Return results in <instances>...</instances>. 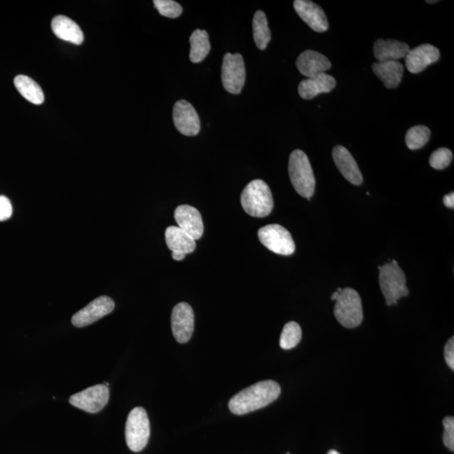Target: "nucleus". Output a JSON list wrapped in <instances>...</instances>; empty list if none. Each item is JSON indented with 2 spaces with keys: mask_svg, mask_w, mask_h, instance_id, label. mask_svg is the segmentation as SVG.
<instances>
[{
  "mask_svg": "<svg viewBox=\"0 0 454 454\" xmlns=\"http://www.w3.org/2000/svg\"><path fill=\"white\" fill-rule=\"evenodd\" d=\"M280 386L273 380L252 385L235 394L229 401V409L235 415L250 413L275 401L280 397Z\"/></svg>",
  "mask_w": 454,
  "mask_h": 454,
  "instance_id": "1",
  "label": "nucleus"
},
{
  "mask_svg": "<svg viewBox=\"0 0 454 454\" xmlns=\"http://www.w3.org/2000/svg\"><path fill=\"white\" fill-rule=\"evenodd\" d=\"M241 203L243 209L249 216L258 218L268 216L273 208L270 188L263 180L252 181L243 189Z\"/></svg>",
  "mask_w": 454,
  "mask_h": 454,
  "instance_id": "2",
  "label": "nucleus"
},
{
  "mask_svg": "<svg viewBox=\"0 0 454 454\" xmlns=\"http://www.w3.org/2000/svg\"><path fill=\"white\" fill-rule=\"evenodd\" d=\"M289 174L293 187L298 195L310 200L314 195L315 179L308 157L301 150H294L290 154Z\"/></svg>",
  "mask_w": 454,
  "mask_h": 454,
  "instance_id": "3",
  "label": "nucleus"
},
{
  "mask_svg": "<svg viewBox=\"0 0 454 454\" xmlns=\"http://www.w3.org/2000/svg\"><path fill=\"white\" fill-rule=\"evenodd\" d=\"M380 269V284L385 298L387 305L397 303L399 298L407 296L409 289L406 285V275L397 261L378 267Z\"/></svg>",
  "mask_w": 454,
  "mask_h": 454,
  "instance_id": "4",
  "label": "nucleus"
},
{
  "mask_svg": "<svg viewBox=\"0 0 454 454\" xmlns=\"http://www.w3.org/2000/svg\"><path fill=\"white\" fill-rule=\"evenodd\" d=\"M334 314L344 327L359 326L364 319L363 305L359 293L351 288L343 289L336 298Z\"/></svg>",
  "mask_w": 454,
  "mask_h": 454,
  "instance_id": "5",
  "label": "nucleus"
},
{
  "mask_svg": "<svg viewBox=\"0 0 454 454\" xmlns=\"http://www.w3.org/2000/svg\"><path fill=\"white\" fill-rule=\"evenodd\" d=\"M150 422L144 408H134L126 420L125 440L133 452H140L149 443Z\"/></svg>",
  "mask_w": 454,
  "mask_h": 454,
  "instance_id": "6",
  "label": "nucleus"
},
{
  "mask_svg": "<svg viewBox=\"0 0 454 454\" xmlns=\"http://www.w3.org/2000/svg\"><path fill=\"white\" fill-rule=\"evenodd\" d=\"M261 243L276 254L289 256L296 251V244L291 234L284 227L272 224L262 227L259 231Z\"/></svg>",
  "mask_w": 454,
  "mask_h": 454,
  "instance_id": "7",
  "label": "nucleus"
},
{
  "mask_svg": "<svg viewBox=\"0 0 454 454\" xmlns=\"http://www.w3.org/2000/svg\"><path fill=\"white\" fill-rule=\"evenodd\" d=\"M223 86L231 94L238 95L242 92L246 80V69L241 54L226 53L223 58L221 67Z\"/></svg>",
  "mask_w": 454,
  "mask_h": 454,
  "instance_id": "8",
  "label": "nucleus"
},
{
  "mask_svg": "<svg viewBox=\"0 0 454 454\" xmlns=\"http://www.w3.org/2000/svg\"><path fill=\"white\" fill-rule=\"evenodd\" d=\"M109 398L108 386L97 385L71 395L69 402L71 406L88 412V413H97L107 405Z\"/></svg>",
  "mask_w": 454,
  "mask_h": 454,
  "instance_id": "9",
  "label": "nucleus"
},
{
  "mask_svg": "<svg viewBox=\"0 0 454 454\" xmlns=\"http://www.w3.org/2000/svg\"><path fill=\"white\" fill-rule=\"evenodd\" d=\"M171 323L172 334L177 342H188L195 327V315L192 307L185 302L176 305L172 310Z\"/></svg>",
  "mask_w": 454,
  "mask_h": 454,
  "instance_id": "10",
  "label": "nucleus"
},
{
  "mask_svg": "<svg viewBox=\"0 0 454 454\" xmlns=\"http://www.w3.org/2000/svg\"><path fill=\"white\" fill-rule=\"evenodd\" d=\"M114 309H115V302L111 298L100 296L78 311L71 318V323L77 327L87 326L112 312Z\"/></svg>",
  "mask_w": 454,
  "mask_h": 454,
  "instance_id": "11",
  "label": "nucleus"
},
{
  "mask_svg": "<svg viewBox=\"0 0 454 454\" xmlns=\"http://www.w3.org/2000/svg\"><path fill=\"white\" fill-rule=\"evenodd\" d=\"M172 118L175 128L184 136H196L200 132V117L188 101L179 100L176 102L172 109Z\"/></svg>",
  "mask_w": 454,
  "mask_h": 454,
  "instance_id": "12",
  "label": "nucleus"
},
{
  "mask_svg": "<svg viewBox=\"0 0 454 454\" xmlns=\"http://www.w3.org/2000/svg\"><path fill=\"white\" fill-rule=\"evenodd\" d=\"M174 218L179 228L193 239L199 240L203 235V221L196 208L188 205H179L175 209Z\"/></svg>",
  "mask_w": 454,
  "mask_h": 454,
  "instance_id": "13",
  "label": "nucleus"
},
{
  "mask_svg": "<svg viewBox=\"0 0 454 454\" xmlns=\"http://www.w3.org/2000/svg\"><path fill=\"white\" fill-rule=\"evenodd\" d=\"M294 11L303 21L317 32H325L328 29V21L325 12L312 1L296 0L294 2Z\"/></svg>",
  "mask_w": 454,
  "mask_h": 454,
  "instance_id": "14",
  "label": "nucleus"
},
{
  "mask_svg": "<svg viewBox=\"0 0 454 454\" xmlns=\"http://www.w3.org/2000/svg\"><path fill=\"white\" fill-rule=\"evenodd\" d=\"M440 52L436 46L422 44L407 53L406 66L411 74H419L429 65L439 60Z\"/></svg>",
  "mask_w": 454,
  "mask_h": 454,
  "instance_id": "15",
  "label": "nucleus"
},
{
  "mask_svg": "<svg viewBox=\"0 0 454 454\" xmlns=\"http://www.w3.org/2000/svg\"><path fill=\"white\" fill-rule=\"evenodd\" d=\"M296 67L301 74L310 78L326 73V71L331 69V63L323 54L307 50L297 58Z\"/></svg>",
  "mask_w": 454,
  "mask_h": 454,
  "instance_id": "16",
  "label": "nucleus"
},
{
  "mask_svg": "<svg viewBox=\"0 0 454 454\" xmlns=\"http://www.w3.org/2000/svg\"><path fill=\"white\" fill-rule=\"evenodd\" d=\"M332 157L336 167L345 179L355 185H360L363 183V176L359 167L347 149L343 146H335L332 151Z\"/></svg>",
  "mask_w": 454,
  "mask_h": 454,
  "instance_id": "17",
  "label": "nucleus"
},
{
  "mask_svg": "<svg viewBox=\"0 0 454 454\" xmlns=\"http://www.w3.org/2000/svg\"><path fill=\"white\" fill-rule=\"evenodd\" d=\"M336 86L332 76L323 73L313 78L302 80L298 84V95L304 99H311L319 94L330 92Z\"/></svg>",
  "mask_w": 454,
  "mask_h": 454,
  "instance_id": "18",
  "label": "nucleus"
},
{
  "mask_svg": "<svg viewBox=\"0 0 454 454\" xmlns=\"http://www.w3.org/2000/svg\"><path fill=\"white\" fill-rule=\"evenodd\" d=\"M410 50L406 43L392 39H378L373 45V55L378 62L398 61L405 58Z\"/></svg>",
  "mask_w": 454,
  "mask_h": 454,
  "instance_id": "19",
  "label": "nucleus"
},
{
  "mask_svg": "<svg viewBox=\"0 0 454 454\" xmlns=\"http://www.w3.org/2000/svg\"><path fill=\"white\" fill-rule=\"evenodd\" d=\"M52 29L59 39L75 45L83 43L84 37L81 28L69 17L64 15L54 17L52 21Z\"/></svg>",
  "mask_w": 454,
  "mask_h": 454,
  "instance_id": "20",
  "label": "nucleus"
},
{
  "mask_svg": "<svg viewBox=\"0 0 454 454\" xmlns=\"http://www.w3.org/2000/svg\"><path fill=\"white\" fill-rule=\"evenodd\" d=\"M372 69L387 88H397L401 82L404 67L399 61L377 62Z\"/></svg>",
  "mask_w": 454,
  "mask_h": 454,
  "instance_id": "21",
  "label": "nucleus"
},
{
  "mask_svg": "<svg viewBox=\"0 0 454 454\" xmlns=\"http://www.w3.org/2000/svg\"><path fill=\"white\" fill-rule=\"evenodd\" d=\"M166 243L172 252L191 254L195 250V240L188 235L179 226H171L165 231Z\"/></svg>",
  "mask_w": 454,
  "mask_h": 454,
  "instance_id": "22",
  "label": "nucleus"
},
{
  "mask_svg": "<svg viewBox=\"0 0 454 454\" xmlns=\"http://www.w3.org/2000/svg\"><path fill=\"white\" fill-rule=\"evenodd\" d=\"M15 86L25 99L35 104L44 102L43 91L36 82L25 75L16 76L14 80Z\"/></svg>",
  "mask_w": 454,
  "mask_h": 454,
  "instance_id": "23",
  "label": "nucleus"
},
{
  "mask_svg": "<svg viewBox=\"0 0 454 454\" xmlns=\"http://www.w3.org/2000/svg\"><path fill=\"white\" fill-rule=\"evenodd\" d=\"M191 50L189 58L193 63H199L207 57L210 50V44L208 33L201 29H195L192 33L191 38Z\"/></svg>",
  "mask_w": 454,
  "mask_h": 454,
  "instance_id": "24",
  "label": "nucleus"
},
{
  "mask_svg": "<svg viewBox=\"0 0 454 454\" xmlns=\"http://www.w3.org/2000/svg\"><path fill=\"white\" fill-rule=\"evenodd\" d=\"M252 29H254V39L256 46L260 50L266 49L271 40V32L264 12L259 11L255 13L252 21Z\"/></svg>",
  "mask_w": 454,
  "mask_h": 454,
  "instance_id": "25",
  "label": "nucleus"
},
{
  "mask_svg": "<svg viewBox=\"0 0 454 454\" xmlns=\"http://www.w3.org/2000/svg\"><path fill=\"white\" fill-rule=\"evenodd\" d=\"M431 136V130L427 126L415 125L408 130L406 143L408 149L418 150L427 144Z\"/></svg>",
  "mask_w": 454,
  "mask_h": 454,
  "instance_id": "26",
  "label": "nucleus"
},
{
  "mask_svg": "<svg viewBox=\"0 0 454 454\" xmlns=\"http://www.w3.org/2000/svg\"><path fill=\"white\" fill-rule=\"evenodd\" d=\"M302 331L300 325L294 322L286 324L280 336V347L285 350H289L296 347L301 342Z\"/></svg>",
  "mask_w": 454,
  "mask_h": 454,
  "instance_id": "27",
  "label": "nucleus"
},
{
  "mask_svg": "<svg viewBox=\"0 0 454 454\" xmlns=\"http://www.w3.org/2000/svg\"><path fill=\"white\" fill-rule=\"evenodd\" d=\"M153 4L159 14L167 18H178L183 12L182 6L172 0H154Z\"/></svg>",
  "mask_w": 454,
  "mask_h": 454,
  "instance_id": "28",
  "label": "nucleus"
},
{
  "mask_svg": "<svg viewBox=\"0 0 454 454\" xmlns=\"http://www.w3.org/2000/svg\"><path fill=\"white\" fill-rule=\"evenodd\" d=\"M453 160V153L446 147L437 149L433 151L430 158H429V163L430 165L437 170H444L447 167Z\"/></svg>",
  "mask_w": 454,
  "mask_h": 454,
  "instance_id": "29",
  "label": "nucleus"
},
{
  "mask_svg": "<svg viewBox=\"0 0 454 454\" xmlns=\"http://www.w3.org/2000/svg\"><path fill=\"white\" fill-rule=\"evenodd\" d=\"M443 443L446 447L453 452L454 450V418L447 416L443 420Z\"/></svg>",
  "mask_w": 454,
  "mask_h": 454,
  "instance_id": "30",
  "label": "nucleus"
},
{
  "mask_svg": "<svg viewBox=\"0 0 454 454\" xmlns=\"http://www.w3.org/2000/svg\"><path fill=\"white\" fill-rule=\"evenodd\" d=\"M12 205L6 196H0V221H7L12 216Z\"/></svg>",
  "mask_w": 454,
  "mask_h": 454,
  "instance_id": "31",
  "label": "nucleus"
},
{
  "mask_svg": "<svg viewBox=\"0 0 454 454\" xmlns=\"http://www.w3.org/2000/svg\"><path fill=\"white\" fill-rule=\"evenodd\" d=\"M445 359L450 368L454 369V338L448 340L444 349Z\"/></svg>",
  "mask_w": 454,
  "mask_h": 454,
  "instance_id": "32",
  "label": "nucleus"
},
{
  "mask_svg": "<svg viewBox=\"0 0 454 454\" xmlns=\"http://www.w3.org/2000/svg\"><path fill=\"white\" fill-rule=\"evenodd\" d=\"M443 204L448 208H454V193H449L448 195L443 197Z\"/></svg>",
  "mask_w": 454,
  "mask_h": 454,
  "instance_id": "33",
  "label": "nucleus"
},
{
  "mask_svg": "<svg viewBox=\"0 0 454 454\" xmlns=\"http://www.w3.org/2000/svg\"><path fill=\"white\" fill-rule=\"evenodd\" d=\"M185 256H186V254H183V252H172V259H174L175 261L183 260Z\"/></svg>",
  "mask_w": 454,
  "mask_h": 454,
  "instance_id": "34",
  "label": "nucleus"
},
{
  "mask_svg": "<svg viewBox=\"0 0 454 454\" xmlns=\"http://www.w3.org/2000/svg\"><path fill=\"white\" fill-rule=\"evenodd\" d=\"M339 294H340V293L338 292V291H336V292H334L333 294H332V296H331V301H336V298H338Z\"/></svg>",
  "mask_w": 454,
  "mask_h": 454,
  "instance_id": "35",
  "label": "nucleus"
},
{
  "mask_svg": "<svg viewBox=\"0 0 454 454\" xmlns=\"http://www.w3.org/2000/svg\"><path fill=\"white\" fill-rule=\"evenodd\" d=\"M327 454H340L338 452H336V450H330Z\"/></svg>",
  "mask_w": 454,
  "mask_h": 454,
  "instance_id": "36",
  "label": "nucleus"
},
{
  "mask_svg": "<svg viewBox=\"0 0 454 454\" xmlns=\"http://www.w3.org/2000/svg\"><path fill=\"white\" fill-rule=\"evenodd\" d=\"M426 2L429 3V4H434V3H436L437 1H436V0H435V1H426Z\"/></svg>",
  "mask_w": 454,
  "mask_h": 454,
  "instance_id": "37",
  "label": "nucleus"
},
{
  "mask_svg": "<svg viewBox=\"0 0 454 454\" xmlns=\"http://www.w3.org/2000/svg\"><path fill=\"white\" fill-rule=\"evenodd\" d=\"M287 454H289V453H287Z\"/></svg>",
  "mask_w": 454,
  "mask_h": 454,
  "instance_id": "38",
  "label": "nucleus"
}]
</instances>
